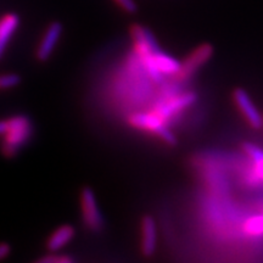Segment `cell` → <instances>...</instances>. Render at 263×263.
<instances>
[{"instance_id": "cell-1", "label": "cell", "mask_w": 263, "mask_h": 263, "mask_svg": "<svg viewBox=\"0 0 263 263\" xmlns=\"http://www.w3.org/2000/svg\"><path fill=\"white\" fill-rule=\"evenodd\" d=\"M33 134V123L26 115H16L0 120V153L6 159H14Z\"/></svg>"}, {"instance_id": "cell-2", "label": "cell", "mask_w": 263, "mask_h": 263, "mask_svg": "<svg viewBox=\"0 0 263 263\" xmlns=\"http://www.w3.org/2000/svg\"><path fill=\"white\" fill-rule=\"evenodd\" d=\"M128 123L136 129L154 134L168 146H176L178 140L167 123L154 112H134L128 116Z\"/></svg>"}, {"instance_id": "cell-3", "label": "cell", "mask_w": 263, "mask_h": 263, "mask_svg": "<svg viewBox=\"0 0 263 263\" xmlns=\"http://www.w3.org/2000/svg\"><path fill=\"white\" fill-rule=\"evenodd\" d=\"M215 52V48L210 43H202L197 45L195 49H193L189 52L188 57L184 59L183 62H180V67L176 73V81L178 83H185L189 80H192L193 76L196 73L203 65L211 60Z\"/></svg>"}, {"instance_id": "cell-4", "label": "cell", "mask_w": 263, "mask_h": 263, "mask_svg": "<svg viewBox=\"0 0 263 263\" xmlns=\"http://www.w3.org/2000/svg\"><path fill=\"white\" fill-rule=\"evenodd\" d=\"M80 203L82 221L85 228L93 233H99L104 229L105 221L103 213L95 197L94 190L90 186H83L80 192Z\"/></svg>"}, {"instance_id": "cell-5", "label": "cell", "mask_w": 263, "mask_h": 263, "mask_svg": "<svg viewBox=\"0 0 263 263\" xmlns=\"http://www.w3.org/2000/svg\"><path fill=\"white\" fill-rule=\"evenodd\" d=\"M197 94L195 91H184V93H177L172 97L159 99V101L154 105L151 112L159 116L161 120L167 123L174 115H178L185 110L186 107L192 106L196 103Z\"/></svg>"}, {"instance_id": "cell-6", "label": "cell", "mask_w": 263, "mask_h": 263, "mask_svg": "<svg viewBox=\"0 0 263 263\" xmlns=\"http://www.w3.org/2000/svg\"><path fill=\"white\" fill-rule=\"evenodd\" d=\"M232 99L236 110L239 111V114L241 115L250 128L255 130L261 129L263 127V116L256 107V105L252 103L248 91L242 88H235L232 91Z\"/></svg>"}, {"instance_id": "cell-7", "label": "cell", "mask_w": 263, "mask_h": 263, "mask_svg": "<svg viewBox=\"0 0 263 263\" xmlns=\"http://www.w3.org/2000/svg\"><path fill=\"white\" fill-rule=\"evenodd\" d=\"M129 34L137 58H144L161 50L156 38L145 26L134 24L129 27Z\"/></svg>"}, {"instance_id": "cell-8", "label": "cell", "mask_w": 263, "mask_h": 263, "mask_svg": "<svg viewBox=\"0 0 263 263\" xmlns=\"http://www.w3.org/2000/svg\"><path fill=\"white\" fill-rule=\"evenodd\" d=\"M62 31H64V27H62L61 22L59 21H52L48 26L41 39V43L38 44L37 50H35V59L39 62H47L50 59L55 50V47L60 41Z\"/></svg>"}, {"instance_id": "cell-9", "label": "cell", "mask_w": 263, "mask_h": 263, "mask_svg": "<svg viewBox=\"0 0 263 263\" xmlns=\"http://www.w3.org/2000/svg\"><path fill=\"white\" fill-rule=\"evenodd\" d=\"M157 250V226L153 216L144 215L140 221V252L150 258Z\"/></svg>"}, {"instance_id": "cell-10", "label": "cell", "mask_w": 263, "mask_h": 263, "mask_svg": "<svg viewBox=\"0 0 263 263\" xmlns=\"http://www.w3.org/2000/svg\"><path fill=\"white\" fill-rule=\"evenodd\" d=\"M76 235V228L72 224H62L54 230L45 241L48 251L58 252L70 244Z\"/></svg>"}, {"instance_id": "cell-11", "label": "cell", "mask_w": 263, "mask_h": 263, "mask_svg": "<svg viewBox=\"0 0 263 263\" xmlns=\"http://www.w3.org/2000/svg\"><path fill=\"white\" fill-rule=\"evenodd\" d=\"M20 25V17L15 12H9L0 17V59L3 58L10 39Z\"/></svg>"}, {"instance_id": "cell-12", "label": "cell", "mask_w": 263, "mask_h": 263, "mask_svg": "<svg viewBox=\"0 0 263 263\" xmlns=\"http://www.w3.org/2000/svg\"><path fill=\"white\" fill-rule=\"evenodd\" d=\"M154 62H155L157 70L162 74L176 76L180 67V62L177 59H174L168 54H164L161 50L154 54Z\"/></svg>"}, {"instance_id": "cell-13", "label": "cell", "mask_w": 263, "mask_h": 263, "mask_svg": "<svg viewBox=\"0 0 263 263\" xmlns=\"http://www.w3.org/2000/svg\"><path fill=\"white\" fill-rule=\"evenodd\" d=\"M37 263H74L76 259L68 255L58 254V252L49 251V254L41 256L35 259Z\"/></svg>"}, {"instance_id": "cell-14", "label": "cell", "mask_w": 263, "mask_h": 263, "mask_svg": "<svg viewBox=\"0 0 263 263\" xmlns=\"http://www.w3.org/2000/svg\"><path fill=\"white\" fill-rule=\"evenodd\" d=\"M241 149L244 151V154L249 157L250 162L252 164L258 163L259 161L263 160V150L259 149L258 146H256L255 144L249 143V141H244L241 144Z\"/></svg>"}, {"instance_id": "cell-15", "label": "cell", "mask_w": 263, "mask_h": 263, "mask_svg": "<svg viewBox=\"0 0 263 263\" xmlns=\"http://www.w3.org/2000/svg\"><path fill=\"white\" fill-rule=\"evenodd\" d=\"M21 83V77L17 73L0 74V90L11 89Z\"/></svg>"}, {"instance_id": "cell-16", "label": "cell", "mask_w": 263, "mask_h": 263, "mask_svg": "<svg viewBox=\"0 0 263 263\" xmlns=\"http://www.w3.org/2000/svg\"><path fill=\"white\" fill-rule=\"evenodd\" d=\"M114 3L126 14L133 15L138 11V5L134 0H114Z\"/></svg>"}, {"instance_id": "cell-17", "label": "cell", "mask_w": 263, "mask_h": 263, "mask_svg": "<svg viewBox=\"0 0 263 263\" xmlns=\"http://www.w3.org/2000/svg\"><path fill=\"white\" fill-rule=\"evenodd\" d=\"M10 254H11V245L5 241L0 242V261L9 257Z\"/></svg>"}]
</instances>
